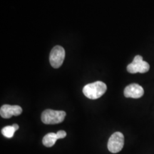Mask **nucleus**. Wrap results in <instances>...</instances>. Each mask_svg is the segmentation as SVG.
<instances>
[{"label": "nucleus", "mask_w": 154, "mask_h": 154, "mask_svg": "<svg viewBox=\"0 0 154 154\" xmlns=\"http://www.w3.org/2000/svg\"><path fill=\"white\" fill-rule=\"evenodd\" d=\"M124 96L126 98L139 99L144 94V90L141 86L137 84H132L127 86L124 89Z\"/></svg>", "instance_id": "obj_6"}, {"label": "nucleus", "mask_w": 154, "mask_h": 154, "mask_svg": "<svg viewBox=\"0 0 154 154\" xmlns=\"http://www.w3.org/2000/svg\"><path fill=\"white\" fill-rule=\"evenodd\" d=\"M66 112L63 111H55L47 109L42 113V121L45 124H60L66 117Z\"/></svg>", "instance_id": "obj_2"}, {"label": "nucleus", "mask_w": 154, "mask_h": 154, "mask_svg": "<svg viewBox=\"0 0 154 154\" xmlns=\"http://www.w3.org/2000/svg\"><path fill=\"white\" fill-rule=\"evenodd\" d=\"M22 113V107L19 106L3 105L0 109V115L4 119H9L13 116H19Z\"/></svg>", "instance_id": "obj_7"}, {"label": "nucleus", "mask_w": 154, "mask_h": 154, "mask_svg": "<svg viewBox=\"0 0 154 154\" xmlns=\"http://www.w3.org/2000/svg\"><path fill=\"white\" fill-rule=\"evenodd\" d=\"M58 140L57 133H49L42 139L43 145L46 147H52Z\"/></svg>", "instance_id": "obj_8"}, {"label": "nucleus", "mask_w": 154, "mask_h": 154, "mask_svg": "<svg viewBox=\"0 0 154 154\" xmlns=\"http://www.w3.org/2000/svg\"><path fill=\"white\" fill-rule=\"evenodd\" d=\"M15 131H16V130L12 126V125L4 127L2 129V134H3V136L8 138H12L14 136Z\"/></svg>", "instance_id": "obj_9"}, {"label": "nucleus", "mask_w": 154, "mask_h": 154, "mask_svg": "<svg viewBox=\"0 0 154 154\" xmlns=\"http://www.w3.org/2000/svg\"><path fill=\"white\" fill-rule=\"evenodd\" d=\"M149 69L150 66L149 63L143 61V57L140 55L136 56L132 62L127 66V71L131 74H136V73L143 74L149 72Z\"/></svg>", "instance_id": "obj_3"}, {"label": "nucleus", "mask_w": 154, "mask_h": 154, "mask_svg": "<svg viewBox=\"0 0 154 154\" xmlns=\"http://www.w3.org/2000/svg\"><path fill=\"white\" fill-rule=\"evenodd\" d=\"M12 126H13V127H14V128H15V130H16V131H17V130H18V129H19V126H18V125H17V124H13V125H12Z\"/></svg>", "instance_id": "obj_11"}, {"label": "nucleus", "mask_w": 154, "mask_h": 154, "mask_svg": "<svg viewBox=\"0 0 154 154\" xmlns=\"http://www.w3.org/2000/svg\"><path fill=\"white\" fill-rule=\"evenodd\" d=\"M57 136L58 139H61V138H63L66 137V131H63V130L59 131L57 133Z\"/></svg>", "instance_id": "obj_10"}, {"label": "nucleus", "mask_w": 154, "mask_h": 154, "mask_svg": "<svg viewBox=\"0 0 154 154\" xmlns=\"http://www.w3.org/2000/svg\"><path fill=\"white\" fill-rule=\"evenodd\" d=\"M107 86L102 82H96L88 84L83 88V93L90 99H97L106 93Z\"/></svg>", "instance_id": "obj_1"}, {"label": "nucleus", "mask_w": 154, "mask_h": 154, "mask_svg": "<svg viewBox=\"0 0 154 154\" xmlns=\"http://www.w3.org/2000/svg\"><path fill=\"white\" fill-rule=\"evenodd\" d=\"M65 50L61 46H56L50 53L49 61L51 66L54 69L59 68L64 61Z\"/></svg>", "instance_id": "obj_5"}, {"label": "nucleus", "mask_w": 154, "mask_h": 154, "mask_svg": "<svg viewBox=\"0 0 154 154\" xmlns=\"http://www.w3.org/2000/svg\"><path fill=\"white\" fill-rule=\"evenodd\" d=\"M124 146V136L121 132H115L108 141V149L112 153H117L122 150Z\"/></svg>", "instance_id": "obj_4"}]
</instances>
